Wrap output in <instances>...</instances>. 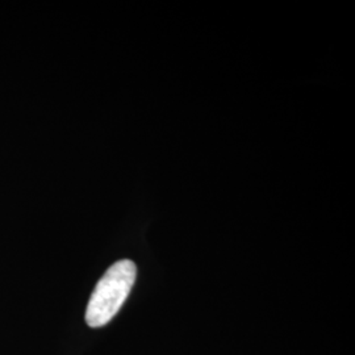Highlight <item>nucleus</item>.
I'll use <instances>...</instances> for the list:
<instances>
[{"mask_svg":"<svg viewBox=\"0 0 355 355\" xmlns=\"http://www.w3.org/2000/svg\"><path fill=\"white\" fill-rule=\"evenodd\" d=\"M137 275V267L123 259L110 267L98 282L86 309V322L91 328H102L117 315L125 303Z\"/></svg>","mask_w":355,"mask_h":355,"instance_id":"f257e3e1","label":"nucleus"}]
</instances>
